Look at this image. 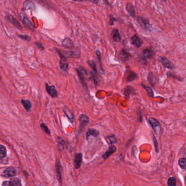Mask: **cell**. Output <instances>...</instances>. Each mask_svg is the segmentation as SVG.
Instances as JSON below:
<instances>
[{
    "mask_svg": "<svg viewBox=\"0 0 186 186\" xmlns=\"http://www.w3.org/2000/svg\"><path fill=\"white\" fill-rule=\"evenodd\" d=\"M134 91L133 88L131 86H127L124 90V95L126 98H129L130 95Z\"/></svg>",
    "mask_w": 186,
    "mask_h": 186,
    "instance_id": "d4e9b609",
    "label": "cell"
},
{
    "mask_svg": "<svg viewBox=\"0 0 186 186\" xmlns=\"http://www.w3.org/2000/svg\"><path fill=\"white\" fill-rule=\"evenodd\" d=\"M126 10L128 12V13L130 14L131 17H136V13H135V10H134V7L133 6L132 4L131 3H127L126 6Z\"/></svg>",
    "mask_w": 186,
    "mask_h": 186,
    "instance_id": "7402d4cb",
    "label": "cell"
},
{
    "mask_svg": "<svg viewBox=\"0 0 186 186\" xmlns=\"http://www.w3.org/2000/svg\"><path fill=\"white\" fill-rule=\"evenodd\" d=\"M160 60L161 62V63H162V64L165 68L169 69H171L174 68V65L173 64V63L166 57H161L160 58Z\"/></svg>",
    "mask_w": 186,
    "mask_h": 186,
    "instance_id": "7c38bea8",
    "label": "cell"
},
{
    "mask_svg": "<svg viewBox=\"0 0 186 186\" xmlns=\"http://www.w3.org/2000/svg\"><path fill=\"white\" fill-rule=\"evenodd\" d=\"M40 127H41V128L42 129V130H43L44 131L46 134H48V135L50 134V131L49 130V129L48 128V126L46 125L45 124L42 123V124L40 125Z\"/></svg>",
    "mask_w": 186,
    "mask_h": 186,
    "instance_id": "e575fe53",
    "label": "cell"
},
{
    "mask_svg": "<svg viewBox=\"0 0 186 186\" xmlns=\"http://www.w3.org/2000/svg\"><path fill=\"white\" fill-rule=\"evenodd\" d=\"M73 1H82L83 0H73Z\"/></svg>",
    "mask_w": 186,
    "mask_h": 186,
    "instance_id": "ee69618b",
    "label": "cell"
},
{
    "mask_svg": "<svg viewBox=\"0 0 186 186\" xmlns=\"http://www.w3.org/2000/svg\"><path fill=\"white\" fill-rule=\"evenodd\" d=\"M23 8L26 10H31L34 11L35 9V5L34 2L30 0H26L23 3Z\"/></svg>",
    "mask_w": 186,
    "mask_h": 186,
    "instance_id": "9c48e42d",
    "label": "cell"
},
{
    "mask_svg": "<svg viewBox=\"0 0 186 186\" xmlns=\"http://www.w3.org/2000/svg\"><path fill=\"white\" fill-rule=\"evenodd\" d=\"M138 77L137 74L134 73L133 71H130L126 77V81L129 82H132Z\"/></svg>",
    "mask_w": 186,
    "mask_h": 186,
    "instance_id": "603a6c76",
    "label": "cell"
},
{
    "mask_svg": "<svg viewBox=\"0 0 186 186\" xmlns=\"http://www.w3.org/2000/svg\"><path fill=\"white\" fill-rule=\"evenodd\" d=\"M63 111H64V112L65 113L66 116L68 118L70 121L73 123L74 122V114H73V113L72 112V111L69 108H68L67 107H65L63 109Z\"/></svg>",
    "mask_w": 186,
    "mask_h": 186,
    "instance_id": "d6986e66",
    "label": "cell"
},
{
    "mask_svg": "<svg viewBox=\"0 0 186 186\" xmlns=\"http://www.w3.org/2000/svg\"><path fill=\"white\" fill-rule=\"evenodd\" d=\"M56 168V173L57 177L59 183L60 184L62 183V171H63V167L62 166L61 162L59 160H57L56 163L55 165Z\"/></svg>",
    "mask_w": 186,
    "mask_h": 186,
    "instance_id": "277c9868",
    "label": "cell"
},
{
    "mask_svg": "<svg viewBox=\"0 0 186 186\" xmlns=\"http://www.w3.org/2000/svg\"><path fill=\"white\" fill-rule=\"evenodd\" d=\"M58 148L59 150L63 151L64 150V146H65V143L63 139L61 137L58 138Z\"/></svg>",
    "mask_w": 186,
    "mask_h": 186,
    "instance_id": "83f0119b",
    "label": "cell"
},
{
    "mask_svg": "<svg viewBox=\"0 0 186 186\" xmlns=\"http://www.w3.org/2000/svg\"><path fill=\"white\" fill-rule=\"evenodd\" d=\"M46 90L48 95L51 96L52 97H57L58 92L54 86H49L48 84H46Z\"/></svg>",
    "mask_w": 186,
    "mask_h": 186,
    "instance_id": "ba28073f",
    "label": "cell"
},
{
    "mask_svg": "<svg viewBox=\"0 0 186 186\" xmlns=\"http://www.w3.org/2000/svg\"><path fill=\"white\" fill-rule=\"evenodd\" d=\"M137 20L139 25L141 26L143 29H145L147 30H150L151 26L147 20L144 19L143 17H137Z\"/></svg>",
    "mask_w": 186,
    "mask_h": 186,
    "instance_id": "5b68a950",
    "label": "cell"
},
{
    "mask_svg": "<svg viewBox=\"0 0 186 186\" xmlns=\"http://www.w3.org/2000/svg\"><path fill=\"white\" fill-rule=\"evenodd\" d=\"M149 122L151 126L152 129L156 133H160L161 132V126L160 122L154 118H149Z\"/></svg>",
    "mask_w": 186,
    "mask_h": 186,
    "instance_id": "7a4b0ae2",
    "label": "cell"
},
{
    "mask_svg": "<svg viewBox=\"0 0 186 186\" xmlns=\"http://www.w3.org/2000/svg\"><path fill=\"white\" fill-rule=\"evenodd\" d=\"M79 121L80 123V127L81 129H83V127H86L88 124L89 120V118L87 117L86 115L82 114L79 118Z\"/></svg>",
    "mask_w": 186,
    "mask_h": 186,
    "instance_id": "4fadbf2b",
    "label": "cell"
},
{
    "mask_svg": "<svg viewBox=\"0 0 186 186\" xmlns=\"http://www.w3.org/2000/svg\"><path fill=\"white\" fill-rule=\"evenodd\" d=\"M163 1H167V0H163Z\"/></svg>",
    "mask_w": 186,
    "mask_h": 186,
    "instance_id": "f6af8a7d",
    "label": "cell"
},
{
    "mask_svg": "<svg viewBox=\"0 0 186 186\" xmlns=\"http://www.w3.org/2000/svg\"><path fill=\"white\" fill-rule=\"evenodd\" d=\"M88 64L91 68L92 71L97 74V69H96V66L95 62L93 61H88Z\"/></svg>",
    "mask_w": 186,
    "mask_h": 186,
    "instance_id": "4dcf8cb0",
    "label": "cell"
},
{
    "mask_svg": "<svg viewBox=\"0 0 186 186\" xmlns=\"http://www.w3.org/2000/svg\"><path fill=\"white\" fill-rule=\"evenodd\" d=\"M185 126H186V123H185Z\"/></svg>",
    "mask_w": 186,
    "mask_h": 186,
    "instance_id": "bcb514c9",
    "label": "cell"
},
{
    "mask_svg": "<svg viewBox=\"0 0 186 186\" xmlns=\"http://www.w3.org/2000/svg\"><path fill=\"white\" fill-rule=\"evenodd\" d=\"M18 36L20 38L24 39V40H25L30 41V37L29 36H28V35H18Z\"/></svg>",
    "mask_w": 186,
    "mask_h": 186,
    "instance_id": "74e56055",
    "label": "cell"
},
{
    "mask_svg": "<svg viewBox=\"0 0 186 186\" xmlns=\"http://www.w3.org/2000/svg\"><path fill=\"white\" fill-rule=\"evenodd\" d=\"M167 183L168 186H176V180L174 177L169 178L168 180Z\"/></svg>",
    "mask_w": 186,
    "mask_h": 186,
    "instance_id": "d6a6232c",
    "label": "cell"
},
{
    "mask_svg": "<svg viewBox=\"0 0 186 186\" xmlns=\"http://www.w3.org/2000/svg\"></svg>",
    "mask_w": 186,
    "mask_h": 186,
    "instance_id": "7dc6e473",
    "label": "cell"
},
{
    "mask_svg": "<svg viewBox=\"0 0 186 186\" xmlns=\"http://www.w3.org/2000/svg\"><path fill=\"white\" fill-rule=\"evenodd\" d=\"M119 57L121 61L125 62V61H127L128 59H129V58L131 57V55H130V53H129L126 51L125 49L123 48L121 50V51L119 53Z\"/></svg>",
    "mask_w": 186,
    "mask_h": 186,
    "instance_id": "2e32d148",
    "label": "cell"
},
{
    "mask_svg": "<svg viewBox=\"0 0 186 186\" xmlns=\"http://www.w3.org/2000/svg\"><path fill=\"white\" fill-rule=\"evenodd\" d=\"M91 77L93 80L94 83H95V85H97L98 84V77L96 75V74L94 73L93 71H91Z\"/></svg>",
    "mask_w": 186,
    "mask_h": 186,
    "instance_id": "d590c367",
    "label": "cell"
},
{
    "mask_svg": "<svg viewBox=\"0 0 186 186\" xmlns=\"http://www.w3.org/2000/svg\"><path fill=\"white\" fill-rule=\"evenodd\" d=\"M178 165L182 169L186 170V158H182L178 160Z\"/></svg>",
    "mask_w": 186,
    "mask_h": 186,
    "instance_id": "1f68e13d",
    "label": "cell"
},
{
    "mask_svg": "<svg viewBox=\"0 0 186 186\" xmlns=\"http://www.w3.org/2000/svg\"><path fill=\"white\" fill-rule=\"evenodd\" d=\"M152 139H153V140H154V144H155V149H156V151L157 152H158V144H157V140H156V138L155 137V136L153 134L152 135Z\"/></svg>",
    "mask_w": 186,
    "mask_h": 186,
    "instance_id": "f35d334b",
    "label": "cell"
},
{
    "mask_svg": "<svg viewBox=\"0 0 186 186\" xmlns=\"http://www.w3.org/2000/svg\"><path fill=\"white\" fill-rule=\"evenodd\" d=\"M9 182L12 186H22L21 180L19 178H11Z\"/></svg>",
    "mask_w": 186,
    "mask_h": 186,
    "instance_id": "4316f807",
    "label": "cell"
},
{
    "mask_svg": "<svg viewBox=\"0 0 186 186\" xmlns=\"http://www.w3.org/2000/svg\"><path fill=\"white\" fill-rule=\"evenodd\" d=\"M116 151H117L116 147L114 145H112L109 147L108 150L106 152L104 155H102V157L104 160H107Z\"/></svg>",
    "mask_w": 186,
    "mask_h": 186,
    "instance_id": "8fae6325",
    "label": "cell"
},
{
    "mask_svg": "<svg viewBox=\"0 0 186 186\" xmlns=\"http://www.w3.org/2000/svg\"><path fill=\"white\" fill-rule=\"evenodd\" d=\"M62 45L64 48H68V49H70L74 46L73 41L71 40V39L68 37L64 39L62 41Z\"/></svg>",
    "mask_w": 186,
    "mask_h": 186,
    "instance_id": "9a60e30c",
    "label": "cell"
},
{
    "mask_svg": "<svg viewBox=\"0 0 186 186\" xmlns=\"http://www.w3.org/2000/svg\"><path fill=\"white\" fill-rule=\"evenodd\" d=\"M154 53L151 48H147L144 49L142 53V58L143 59H147L151 58Z\"/></svg>",
    "mask_w": 186,
    "mask_h": 186,
    "instance_id": "8992f818",
    "label": "cell"
},
{
    "mask_svg": "<svg viewBox=\"0 0 186 186\" xmlns=\"http://www.w3.org/2000/svg\"><path fill=\"white\" fill-rule=\"evenodd\" d=\"M2 186H12L9 181H5L3 183Z\"/></svg>",
    "mask_w": 186,
    "mask_h": 186,
    "instance_id": "7bdbcfd3",
    "label": "cell"
},
{
    "mask_svg": "<svg viewBox=\"0 0 186 186\" xmlns=\"http://www.w3.org/2000/svg\"><path fill=\"white\" fill-rule=\"evenodd\" d=\"M115 21H116V19L114 17H113L112 15H110V17H109V24L111 25H113Z\"/></svg>",
    "mask_w": 186,
    "mask_h": 186,
    "instance_id": "60d3db41",
    "label": "cell"
},
{
    "mask_svg": "<svg viewBox=\"0 0 186 186\" xmlns=\"http://www.w3.org/2000/svg\"><path fill=\"white\" fill-rule=\"evenodd\" d=\"M132 44L137 48H140L143 44V41L138 35H134L131 37Z\"/></svg>",
    "mask_w": 186,
    "mask_h": 186,
    "instance_id": "52a82bcc",
    "label": "cell"
},
{
    "mask_svg": "<svg viewBox=\"0 0 186 186\" xmlns=\"http://www.w3.org/2000/svg\"><path fill=\"white\" fill-rule=\"evenodd\" d=\"M35 44L36 46L38 47V48H39L40 50L43 51L45 49V48H44V46L42 44H41L40 43H38V42H35Z\"/></svg>",
    "mask_w": 186,
    "mask_h": 186,
    "instance_id": "ab89813d",
    "label": "cell"
},
{
    "mask_svg": "<svg viewBox=\"0 0 186 186\" xmlns=\"http://www.w3.org/2000/svg\"><path fill=\"white\" fill-rule=\"evenodd\" d=\"M16 174H17V170H15V169L12 168V167L7 168L4 170V176L6 177H9V178L13 177V176H15Z\"/></svg>",
    "mask_w": 186,
    "mask_h": 186,
    "instance_id": "ac0fdd59",
    "label": "cell"
},
{
    "mask_svg": "<svg viewBox=\"0 0 186 186\" xmlns=\"http://www.w3.org/2000/svg\"><path fill=\"white\" fill-rule=\"evenodd\" d=\"M99 135V132L97 130L91 129L87 131L86 133V139L87 140H89V139L91 137L96 138Z\"/></svg>",
    "mask_w": 186,
    "mask_h": 186,
    "instance_id": "5bb4252c",
    "label": "cell"
},
{
    "mask_svg": "<svg viewBox=\"0 0 186 186\" xmlns=\"http://www.w3.org/2000/svg\"><path fill=\"white\" fill-rule=\"evenodd\" d=\"M7 155V150L4 146L0 145V159L3 158Z\"/></svg>",
    "mask_w": 186,
    "mask_h": 186,
    "instance_id": "f1b7e54d",
    "label": "cell"
},
{
    "mask_svg": "<svg viewBox=\"0 0 186 186\" xmlns=\"http://www.w3.org/2000/svg\"><path fill=\"white\" fill-rule=\"evenodd\" d=\"M96 55H97V58H98V61L99 62V64L100 65V68H101L102 66H101V52L99 50H97L96 51Z\"/></svg>",
    "mask_w": 186,
    "mask_h": 186,
    "instance_id": "8d00e7d4",
    "label": "cell"
},
{
    "mask_svg": "<svg viewBox=\"0 0 186 186\" xmlns=\"http://www.w3.org/2000/svg\"><path fill=\"white\" fill-rule=\"evenodd\" d=\"M82 162V154L81 153H77L75 155V168L78 169L81 167V163Z\"/></svg>",
    "mask_w": 186,
    "mask_h": 186,
    "instance_id": "30bf717a",
    "label": "cell"
},
{
    "mask_svg": "<svg viewBox=\"0 0 186 186\" xmlns=\"http://www.w3.org/2000/svg\"><path fill=\"white\" fill-rule=\"evenodd\" d=\"M77 73V75H78V78L80 79V81L81 83V84H82L83 86L84 87H86L87 88V83L86 82V80H85V77L84 75L81 72V70H78V69H76Z\"/></svg>",
    "mask_w": 186,
    "mask_h": 186,
    "instance_id": "44dd1931",
    "label": "cell"
},
{
    "mask_svg": "<svg viewBox=\"0 0 186 186\" xmlns=\"http://www.w3.org/2000/svg\"><path fill=\"white\" fill-rule=\"evenodd\" d=\"M112 37L113 40L115 42H120L121 41V35L119 33V31L116 28L113 29L112 32Z\"/></svg>",
    "mask_w": 186,
    "mask_h": 186,
    "instance_id": "e0dca14e",
    "label": "cell"
},
{
    "mask_svg": "<svg viewBox=\"0 0 186 186\" xmlns=\"http://www.w3.org/2000/svg\"><path fill=\"white\" fill-rule=\"evenodd\" d=\"M142 86L146 90V91H147V94H148L149 96H150L151 97H154V93H153V91H152V89L150 87L145 86L144 85H142Z\"/></svg>",
    "mask_w": 186,
    "mask_h": 186,
    "instance_id": "836d02e7",
    "label": "cell"
},
{
    "mask_svg": "<svg viewBox=\"0 0 186 186\" xmlns=\"http://www.w3.org/2000/svg\"><path fill=\"white\" fill-rule=\"evenodd\" d=\"M106 139L107 140L108 142L111 144H114L117 143V139L114 135L109 136L106 137Z\"/></svg>",
    "mask_w": 186,
    "mask_h": 186,
    "instance_id": "f546056e",
    "label": "cell"
},
{
    "mask_svg": "<svg viewBox=\"0 0 186 186\" xmlns=\"http://www.w3.org/2000/svg\"><path fill=\"white\" fill-rule=\"evenodd\" d=\"M147 78H148V81L150 83V85L152 87H154L155 86L156 83V77H155V75H154L153 73H150V74H149Z\"/></svg>",
    "mask_w": 186,
    "mask_h": 186,
    "instance_id": "cb8c5ba5",
    "label": "cell"
},
{
    "mask_svg": "<svg viewBox=\"0 0 186 186\" xmlns=\"http://www.w3.org/2000/svg\"><path fill=\"white\" fill-rule=\"evenodd\" d=\"M87 1H89V2H91L93 4H97L99 2V0H87Z\"/></svg>",
    "mask_w": 186,
    "mask_h": 186,
    "instance_id": "b9f144b4",
    "label": "cell"
},
{
    "mask_svg": "<svg viewBox=\"0 0 186 186\" xmlns=\"http://www.w3.org/2000/svg\"><path fill=\"white\" fill-rule=\"evenodd\" d=\"M6 18L8 21V22L13 25L16 28H17L20 30H22V27L21 24H20V22L18 21L17 19L12 15H11L10 14H7L6 15Z\"/></svg>",
    "mask_w": 186,
    "mask_h": 186,
    "instance_id": "3957f363",
    "label": "cell"
},
{
    "mask_svg": "<svg viewBox=\"0 0 186 186\" xmlns=\"http://www.w3.org/2000/svg\"><path fill=\"white\" fill-rule=\"evenodd\" d=\"M56 51L61 58V59L59 61V66H60L61 70L63 71L66 73V72H68V68H69V64H68V60H67V57L64 56L59 50H58L57 48H56Z\"/></svg>",
    "mask_w": 186,
    "mask_h": 186,
    "instance_id": "6da1fadb",
    "label": "cell"
},
{
    "mask_svg": "<svg viewBox=\"0 0 186 186\" xmlns=\"http://www.w3.org/2000/svg\"><path fill=\"white\" fill-rule=\"evenodd\" d=\"M21 103L24 108L26 109L27 111H30L32 107V104L31 102L29 100H22L21 101Z\"/></svg>",
    "mask_w": 186,
    "mask_h": 186,
    "instance_id": "484cf974",
    "label": "cell"
},
{
    "mask_svg": "<svg viewBox=\"0 0 186 186\" xmlns=\"http://www.w3.org/2000/svg\"><path fill=\"white\" fill-rule=\"evenodd\" d=\"M22 23L24 24V25L26 26V27L30 29V30H35L34 26L32 24L30 20L27 17H24L22 18Z\"/></svg>",
    "mask_w": 186,
    "mask_h": 186,
    "instance_id": "ffe728a7",
    "label": "cell"
}]
</instances>
